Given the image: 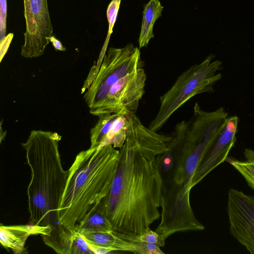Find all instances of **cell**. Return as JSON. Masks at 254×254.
<instances>
[{"label":"cell","mask_w":254,"mask_h":254,"mask_svg":"<svg viewBox=\"0 0 254 254\" xmlns=\"http://www.w3.org/2000/svg\"><path fill=\"white\" fill-rule=\"evenodd\" d=\"M0 40L1 41L6 36V0H0Z\"/></svg>","instance_id":"obj_20"},{"label":"cell","mask_w":254,"mask_h":254,"mask_svg":"<svg viewBox=\"0 0 254 254\" xmlns=\"http://www.w3.org/2000/svg\"><path fill=\"white\" fill-rule=\"evenodd\" d=\"M26 30L21 55L24 58L42 56L52 36L53 28L47 0H23Z\"/></svg>","instance_id":"obj_7"},{"label":"cell","mask_w":254,"mask_h":254,"mask_svg":"<svg viewBox=\"0 0 254 254\" xmlns=\"http://www.w3.org/2000/svg\"><path fill=\"white\" fill-rule=\"evenodd\" d=\"M246 159H250L254 160V150L250 148H246L244 152Z\"/></svg>","instance_id":"obj_23"},{"label":"cell","mask_w":254,"mask_h":254,"mask_svg":"<svg viewBox=\"0 0 254 254\" xmlns=\"http://www.w3.org/2000/svg\"><path fill=\"white\" fill-rule=\"evenodd\" d=\"M121 2V0H112L108 6L106 13L109 27L107 35L100 54L101 60L106 54L110 36L113 33V29L117 19Z\"/></svg>","instance_id":"obj_18"},{"label":"cell","mask_w":254,"mask_h":254,"mask_svg":"<svg viewBox=\"0 0 254 254\" xmlns=\"http://www.w3.org/2000/svg\"><path fill=\"white\" fill-rule=\"evenodd\" d=\"M154 164L161 174L169 172L173 168L174 164V158L172 149L168 146L167 150L164 153L157 156Z\"/></svg>","instance_id":"obj_19"},{"label":"cell","mask_w":254,"mask_h":254,"mask_svg":"<svg viewBox=\"0 0 254 254\" xmlns=\"http://www.w3.org/2000/svg\"><path fill=\"white\" fill-rule=\"evenodd\" d=\"M57 132L32 130L22 146L26 151L31 172L27 188L29 223L51 226L53 231L63 228L59 209L68 176L62 164Z\"/></svg>","instance_id":"obj_2"},{"label":"cell","mask_w":254,"mask_h":254,"mask_svg":"<svg viewBox=\"0 0 254 254\" xmlns=\"http://www.w3.org/2000/svg\"><path fill=\"white\" fill-rule=\"evenodd\" d=\"M163 179L157 167L127 134L110 189L101 200L113 230L139 235L161 217Z\"/></svg>","instance_id":"obj_1"},{"label":"cell","mask_w":254,"mask_h":254,"mask_svg":"<svg viewBox=\"0 0 254 254\" xmlns=\"http://www.w3.org/2000/svg\"><path fill=\"white\" fill-rule=\"evenodd\" d=\"M246 159V161H240L232 157H227L226 161L242 175L249 186L254 190V160Z\"/></svg>","instance_id":"obj_17"},{"label":"cell","mask_w":254,"mask_h":254,"mask_svg":"<svg viewBox=\"0 0 254 254\" xmlns=\"http://www.w3.org/2000/svg\"><path fill=\"white\" fill-rule=\"evenodd\" d=\"M227 211L231 235L254 254V196L230 189Z\"/></svg>","instance_id":"obj_8"},{"label":"cell","mask_w":254,"mask_h":254,"mask_svg":"<svg viewBox=\"0 0 254 254\" xmlns=\"http://www.w3.org/2000/svg\"><path fill=\"white\" fill-rule=\"evenodd\" d=\"M49 40L53 44V46L56 50L60 51H64L66 49L64 48L60 41L57 39L55 36H51L49 38Z\"/></svg>","instance_id":"obj_22"},{"label":"cell","mask_w":254,"mask_h":254,"mask_svg":"<svg viewBox=\"0 0 254 254\" xmlns=\"http://www.w3.org/2000/svg\"><path fill=\"white\" fill-rule=\"evenodd\" d=\"M215 56L209 55L198 64L191 66L177 79L172 86L160 97L158 114L148 128L157 131L171 115L193 96L214 92V85L222 78L219 71L223 68L220 60L213 61Z\"/></svg>","instance_id":"obj_4"},{"label":"cell","mask_w":254,"mask_h":254,"mask_svg":"<svg viewBox=\"0 0 254 254\" xmlns=\"http://www.w3.org/2000/svg\"><path fill=\"white\" fill-rule=\"evenodd\" d=\"M239 118L229 116L227 124L197 167L192 180V187L199 183L219 165L226 161L236 141Z\"/></svg>","instance_id":"obj_9"},{"label":"cell","mask_w":254,"mask_h":254,"mask_svg":"<svg viewBox=\"0 0 254 254\" xmlns=\"http://www.w3.org/2000/svg\"><path fill=\"white\" fill-rule=\"evenodd\" d=\"M120 150L112 145L80 152L68 170L59 209L60 222L75 232V225L91 207L108 194L115 176Z\"/></svg>","instance_id":"obj_3"},{"label":"cell","mask_w":254,"mask_h":254,"mask_svg":"<svg viewBox=\"0 0 254 254\" xmlns=\"http://www.w3.org/2000/svg\"><path fill=\"white\" fill-rule=\"evenodd\" d=\"M83 96L92 115L113 85L128 73L144 65L139 49L131 43L122 48H110Z\"/></svg>","instance_id":"obj_5"},{"label":"cell","mask_w":254,"mask_h":254,"mask_svg":"<svg viewBox=\"0 0 254 254\" xmlns=\"http://www.w3.org/2000/svg\"><path fill=\"white\" fill-rule=\"evenodd\" d=\"M126 116L128 120L127 134L137 144L143 155L154 163L157 156L167 150L173 136L160 134L145 127L135 114Z\"/></svg>","instance_id":"obj_10"},{"label":"cell","mask_w":254,"mask_h":254,"mask_svg":"<svg viewBox=\"0 0 254 254\" xmlns=\"http://www.w3.org/2000/svg\"><path fill=\"white\" fill-rule=\"evenodd\" d=\"M112 230V225L105 213L101 200L91 207L75 227V230L78 232H104Z\"/></svg>","instance_id":"obj_14"},{"label":"cell","mask_w":254,"mask_h":254,"mask_svg":"<svg viewBox=\"0 0 254 254\" xmlns=\"http://www.w3.org/2000/svg\"><path fill=\"white\" fill-rule=\"evenodd\" d=\"M13 37V33H9L5 38L0 41V61L7 51Z\"/></svg>","instance_id":"obj_21"},{"label":"cell","mask_w":254,"mask_h":254,"mask_svg":"<svg viewBox=\"0 0 254 254\" xmlns=\"http://www.w3.org/2000/svg\"><path fill=\"white\" fill-rule=\"evenodd\" d=\"M163 8L158 0H150L145 5L138 39L139 48L146 47L150 40L154 38V24L156 20L161 16Z\"/></svg>","instance_id":"obj_15"},{"label":"cell","mask_w":254,"mask_h":254,"mask_svg":"<svg viewBox=\"0 0 254 254\" xmlns=\"http://www.w3.org/2000/svg\"><path fill=\"white\" fill-rule=\"evenodd\" d=\"M146 80V74L143 67L123 77L111 87L93 115L99 117L112 113L124 116L135 114L144 93Z\"/></svg>","instance_id":"obj_6"},{"label":"cell","mask_w":254,"mask_h":254,"mask_svg":"<svg viewBox=\"0 0 254 254\" xmlns=\"http://www.w3.org/2000/svg\"><path fill=\"white\" fill-rule=\"evenodd\" d=\"M53 228L29 223L26 225L0 226V242L6 250L15 254L27 253L25 247L28 238L32 235L50 236Z\"/></svg>","instance_id":"obj_11"},{"label":"cell","mask_w":254,"mask_h":254,"mask_svg":"<svg viewBox=\"0 0 254 254\" xmlns=\"http://www.w3.org/2000/svg\"><path fill=\"white\" fill-rule=\"evenodd\" d=\"M44 243L59 254H95L94 250L78 232L64 228L50 236H42Z\"/></svg>","instance_id":"obj_13"},{"label":"cell","mask_w":254,"mask_h":254,"mask_svg":"<svg viewBox=\"0 0 254 254\" xmlns=\"http://www.w3.org/2000/svg\"><path fill=\"white\" fill-rule=\"evenodd\" d=\"M120 114H107L99 116L95 126L90 131V148L98 147L111 129L113 123Z\"/></svg>","instance_id":"obj_16"},{"label":"cell","mask_w":254,"mask_h":254,"mask_svg":"<svg viewBox=\"0 0 254 254\" xmlns=\"http://www.w3.org/2000/svg\"><path fill=\"white\" fill-rule=\"evenodd\" d=\"M94 250L96 254H106L113 251H124L138 254L136 245L123 238L120 233L114 230L104 232H79Z\"/></svg>","instance_id":"obj_12"}]
</instances>
